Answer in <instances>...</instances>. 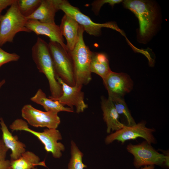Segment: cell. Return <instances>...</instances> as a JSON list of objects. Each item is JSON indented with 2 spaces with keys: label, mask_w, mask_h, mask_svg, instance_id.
<instances>
[{
  "label": "cell",
  "mask_w": 169,
  "mask_h": 169,
  "mask_svg": "<svg viewBox=\"0 0 169 169\" xmlns=\"http://www.w3.org/2000/svg\"><path fill=\"white\" fill-rule=\"evenodd\" d=\"M122 3L124 7L133 13L138 19L137 42L147 44L160 29L162 21L160 7L154 0H125Z\"/></svg>",
  "instance_id": "6da1fadb"
},
{
  "label": "cell",
  "mask_w": 169,
  "mask_h": 169,
  "mask_svg": "<svg viewBox=\"0 0 169 169\" xmlns=\"http://www.w3.org/2000/svg\"><path fill=\"white\" fill-rule=\"evenodd\" d=\"M33 59L39 71L44 74L49 85L51 95L48 97L54 100L62 93L61 85L56 79V74L48 44L44 40L38 37L31 49Z\"/></svg>",
  "instance_id": "7a4b0ae2"
},
{
  "label": "cell",
  "mask_w": 169,
  "mask_h": 169,
  "mask_svg": "<svg viewBox=\"0 0 169 169\" xmlns=\"http://www.w3.org/2000/svg\"><path fill=\"white\" fill-rule=\"evenodd\" d=\"M84 31L83 27L79 25L78 40L74 49L69 51L74 66L75 85L82 87L92 79L90 70L92 51L84 41Z\"/></svg>",
  "instance_id": "3957f363"
},
{
  "label": "cell",
  "mask_w": 169,
  "mask_h": 169,
  "mask_svg": "<svg viewBox=\"0 0 169 169\" xmlns=\"http://www.w3.org/2000/svg\"><path fill=\"white\" fill-rule=\"evenodd\" d=\"M9 128L13 131H25L36 136L43 144L45 151L51 153L55 158H60L62 156V152L65 150L64 145L58 141L62 139V137L57 129L47 128L43 132H38L31 129L27 122L21 119L15 120Z\"/></svg>",
  "instance_id": "277c9868"
},
{
  "label": "cell",
  "mask_w": 169,
  "mask_h": 169,
  "mask_svg": "<svg viewBox=\"0 0 169 169\" xmlns=\"http://www.w3.org/2000/svg\"><path fill=\"white\" fill-rule=\"evenodd\" d=\"M27 20L20 12L16 0L6 13L0 16V47L7 42H13L19 32H31L26 26Z\"/></svg>",
  "instance_id": "5b68a950"
},
{
  "label": "cell",
  "mask_w": 169,
  "mask_h": 169,
  "mask_svg": "<svg viewBox=\"0 0 169 169\" xmlns=\"http://www.w3.org/2000/svg\"><path fill=\"white\" fill-rule=\"evenodd\" d=\"M126 150L133 155V164L136 168L155 165L169 167L168 151L161 150L163 153H159L145 141L137 144L130 143L127 145Z\"/></svg>",
  "instance_id": "8992f818"
},
{
  "label": "cell",
  "mask_w": 169,
  "mask_h": 169,
  "mask_svg": "<svg viewBox=\"0 0 169 169\" xmlns=\"http://www.w3.org/2000/svg\"><path fill=\"white\" fill-rule=\"evenodd\" d=\"M48 45L56 76L69 86H74V66L69 52L56 42L49 40Z\"/></svg>",
  "instance_id": "52a82bcc"
},
{
  "label": "cell",
  "mask_w": 169,
  "mask_h": 169,
  "mask_svg": "<svg viewBox=\"0 0 169 169\" xmlns=\"http://www.w3.org/2000/svg\"><path fill=\"white\" fill-rule=\"evenodd\" d=\"M55 0L59 10H62L65 14L73 18L90 35L99 36L101 34V28H109L120 31L119 28L114 22L95 23L88 16L82 13L79 8L71 5L68 1Z\"/></svg>",
  "instance_id": "ba28073f"
},
{
  "label": "cell",
  "mask_w": 169,
  "mask_h": 169,
  "mask_svg": "<svg viewBox=\"0 0 169 169\" xmlns=\"http://www.w3.org/2000/svg\"><path fill=\"white\" fill-rule=\"evenodd\" d=\"M145 121H142L133 126L125 125L107 136L105 138V142L108 144L117 141L123 144L126 141L141 138L150 144H155L156 140L153 135L155 129L147 127Z\"/></svg>",
  "instance_id": "9c48e42d"
},
{
  "label": "cell",
  "mask_w": 169,
  "mask_h": 169,
  "mask_svg": "<svg viewBox=\"0 0 169 169\" xmlns=\"http://www.w3.org/2000/svg\"><path fill=\"white\" fill-rule=\"evenodd\" d=\"M58 113L44 111L30 104L25 105L21 109V115L28 124L35 127L57 129L60 123Z\"/></svg>",
  "instance_id": "30bf717a"
},
{
  "label": "cell",
  "mask_w": 169,
  "mask_h": 169,
  "mask_svg": "<svg viewBox=\"0 0 169 169\" xmlns=\"http://www.w3.org/2000/svg\"><path fill=\"white\" fill-rule=\"evenodd\" d=\"M108 94V98L113 100L124 98L125 95L133 89V83L130 77L124 73L111 71L103 80Z\"/></svg>",
  "instance_id": "8fae6325"
},
{
  "label": "cell",
  "mask_w": 169,
  "mask_h": 169,
  "mask_svg": "<svg viewBox=\"0 0 169 169\" xmlns=\"http://www.w3.org/2000/svg\"><path fill=\"white\" fill-rule=\"evenodd\" d=\"M56 79L62 86V93L60 97L54 100L58 101L64 106L67 105L73 110L74 106L78 113L84 112L88 105L84 100V93L81 91L82 87L75 85L70 86L57 76Z\"/></svg>",
  "instance_id": "7c38bea8"
},
{
  "label": "cell",
  "mask_w": 169,
  "mask_h": 169,
  "mask_svg": "<svg viewBox=\"0 0 169 169\" xmlns=\"http://www.w3.org/2000/svg\"><path fill=\"white\" fill-rule=\"evenodd\" d=\"M26 27L31 32L37 35H44L49 38V40L56 42L66 51L69 52L66 44L64 43L63 36L59 26L55 23H49L40 22L34 19H28Z\"/></svg>",
  "instance_id": "4fadbf2b"
},
{
  "label": "cell",
  "mask_w": 169,
  "mask_h": 169,
  "mask_svg": "<svg viewBox=\"0 0 169 169\" xmlns=\"http://www.w3.org/2000/svg\"><path fill=\"white\" fill-rule=\"evenodd\" d=\"M101 104L103 119L107 126V133H110L111 131H118L126 125L120 121V116L111 100L102 96Z\"/></svg>",
  "instance_id": "5bb4252c"
},
{
  "label": "cell",
  "mask_w": 169,
  "mask_h": 169,
  "mask_svg": "<svg viewBox=\"0 0 169 169\" xmlns=\"http://www.w3.org/2000/svg\"><path fill=\"white\" fill-rule=\"evenodd\" d=\"M0 125L2 140L5 146L11 151V160L18 159L26 151L25 144L19 141L17 136L12 135L2 117L0 118Z\"/></svg>",
  "instance_id": "9a60e30c"
},
{
  "label": "cell",
  "mask_w": 169,
  "mask_h": 169,
  "mask_svg": "<svg viewBox=\"0 0 169 169\" xmlns=\"http://www.w3.org/2000/svg\"><path fill=\"white\" fill-rule=\"evenodd\" d=\"M61 33L65 37L69 51L74 48L78 39L79 25L72 18L65 14L59 26Z\"/></svg>",
  "instance_id": "2e32d148"
},
{
  "label": "cell",
  "mask_w": 169,
  "mask_h": 169,
  "mask_svg": "<svg viewBox=\"0 0 169 169\" xmlns=\"http://www.w3.org/2000/svg\"><path fill=\"white\" fill-rule=\"evenodd\" d=\"M59 10L55 0H42L38 8L27 19H34L46 23H55V17Z\"/></svg>",
  "instance_id": "e0dca14e"
},
{
  "label": "cell",
  "mask_w": 169,
  "mask_h": 169,
  "mask_svg": "<svg viewBox=\"0 0 169 169\" xmlns=\"http://www.w3.org/2000/svg\"><path fill=\"white\" fill-rule=\"evenodd\" d=\"M90 70L91 73L98 74L104 80L112 71L107 55L103 53L92 52Z\"/></svg>",
  "instance_id": "ac0fdd59"
},
{
  "label": "cell",
  "mask_w": 169,
  "mask_h": 169,
  "mask_svg": "<svg viewBox=\"0 0 169 169\" xmlns=\"http://www.w3.org/2000/svg\"><path fill=\"white\" fill-rule=\"evenodd\" d=\"M30 100L33 102L42 106L46 111L58 112L62 111L73 112V110L70 107H64L58 101L53 100L47 97L42 89H38Z\"/></svg>",
  "instance_id": "d6986e66"
},
{
  "label": "cell",
  "mask_w": 169,
  "mask_h": 169,
  "mask_svg": "<svg viewBox=\"0 0 169 169\" xmlns=\"http://www.w3.org/2000/svg\"><path fill=\"white\" fill-rule=\"evenodd\" d=\"M39 166H46L44 161H40L38 156L29 151H26L16 160H10L12 169H32Z\"/></svg>",
  "instance_id": "ffe728a7"
},
{
  "label": "cell",
  "mask_w": 169,
  "mask_h": 169,
  "mask_svg": "<svg viewBox=\"0 0 169 169\" xmlns=\"http://www.w3.org/2000/svg\"><path fill=\"white\" fill-rule=\"evenodd\" d=\"M71 157L68 165V169H84L87 166L82 161L83 154L75 143L73 141L71 142Z\"/></svg>",
  "instance_id": "44dd1931"
},
{
  "label": "cell",
  "mask_w": 169,
  "mask_h": 169,
  "mask_svg": "<svg viewBox=\"0 0 169 169\" xmlns=\"http://www.w3.org/2000/svg\"><path fill=\"white\" fill-rule=\"evenodd\" d=\"M112 101L119 116H123L125 119L127 123L126 125L132 126L136 125L124 98H117Z\"/></svg>",
  "instance_id": "7402d4cb"
},
{
  "label": "cell",
  "mask_w": 169,
  "mask_h": 169,
  "mask_svg": "<svg viewBox=\"0 0 169 169\" xmlns=\"http://www.w3.org/2000/svg\"><path fill=\"white\" fill-rule=\"evenodd\" d=\"M42 0H17L18 9L26 18L31 15L39 6Z\"/></svg>",
  "instance_id": "603a6c76"
},
{
  "label": "cell",
  "mask_w": 169,
  "mask_h": 169,
  "mask_svg": "<svg viewBox=\"0 0 169 169\" xmlns=\"http://www.w3.org/2000/svg\"><path fill=\"white\" fill-rule=\"evenodd\" d=\"M20 58V56L17 54L8 53L0 47V68L6 64L18 61Z\"/></svg>",
  "instance_id": "cb8c5ba5"
},
{
  "label": "cell",
  "mask_w": 169,
  "mask_h": 169,
  "mask_svg": "<svg viewBox=\"0 0 169 169\" xmlns=\"http://www.w3.org/2000/svg\"><path fill=\"white\" fill-rule=\"evenodd\" d=\"M122 0H97L93 2L91 4L92 10L95 14L97 15L100 11L101 7L104 4L108 3L113 7L115 4L120 3L122 2Z\"/></svg>",
  "instance_id": "d4e9b609"
},
{
  "label": "cell",
  "mask_w": 169,
  "mask_h": 169,
  "mask_svg": "<svg viewBox=\"0 0 169 169\" xmlns=\"http://www.w3.org/2000/svg\"><path fill=\"white\" fill-rule=\"evenodd\" d=\"M16 0H0V16L1 13L4 9L10 6Z\"/></svg>",
  "instance_id": "484cf974"
},
{
  "label": "cell",
  "mask_w": 169,
  "mask_h": 169,
  "mask_svg": "<svg viewBox=\"0 0 169 169\" xmlns=\"http://www.w3.org/2000/svg\"><path fill=\"white\" fill-rule=\"evenodd\" d=\"M8 149L5 146L2 139H0V160L5 159Z\"/></svg>",
  "instance_id": "4316f807"
},
{
  "label": "cell",
  "mask_w": 169,
  "mask_h": 169,
  "mask_svg": "<svg viewBox=\"0 0 169 169\" xmlns=\"http://www.w3.org/2000/svg\"><path fill=\"white\" fill-rule=\"evenodd\" d=\"M10 167V161L8 160H0V169H8Z\"/></svg>",
  "instance_id": "83f0119b"
},
{
  "label": "cell",
  "mask_w": 169,
  "mask_h": 169,
  "mask_svg": "<svg viewBox=\"0 0 169 169\" xmlns=\"http://www.w3.org/2000/svg\"><path fill=\"white\" fill-rule=\"evenodd\" d=\"M141 169H154V165L145 166Z\"/></svg>",
  "instance_id": "f1b7e54d"
},
{
  "label": "cell",
  "mask_w": 169,
  "mask_h": 169,
  "mask_svg": "<svg viewBox=\"0 0 169 169\" xmlns=\"http://www.w3.org/2000/svg\"><path fill=\"white\" fill-rule=\"evenodd\" d=\"M6 83V80L3 79L0 81V89Z\"/></svg>",
  "instance_id": "f546056e"
},
{
  "label": "cell",
  "mask_w": 169,
  "mask_h": 169,
  "mask_svg": "<svg viewBox=\"0 0 169 169\" xmlns=\"http://www.w3.org/2000/svg\"><path fill=\"white\" fill-rule=\"evenodd\" d=\"M32 169H37V168L36 167H34Z\"/></svg>",
  "instance_id": "4dcf8cb0"
},
{
  "label": "cell",
  "mask_w": 169,
  "mask_h": 169,
  "mask_svg": "<svg viewBox=\"0 0 169 169\" xmlns=\"http://www.w3.org/2000/svg\"><path fill=\"white\" fill-rule=\"evenodd\" d=\"M8 169H12L11 168V167H10L9 168H8Z\"/></svg>",
  "instance_id": "1f68e13d"
}]
</instances>
